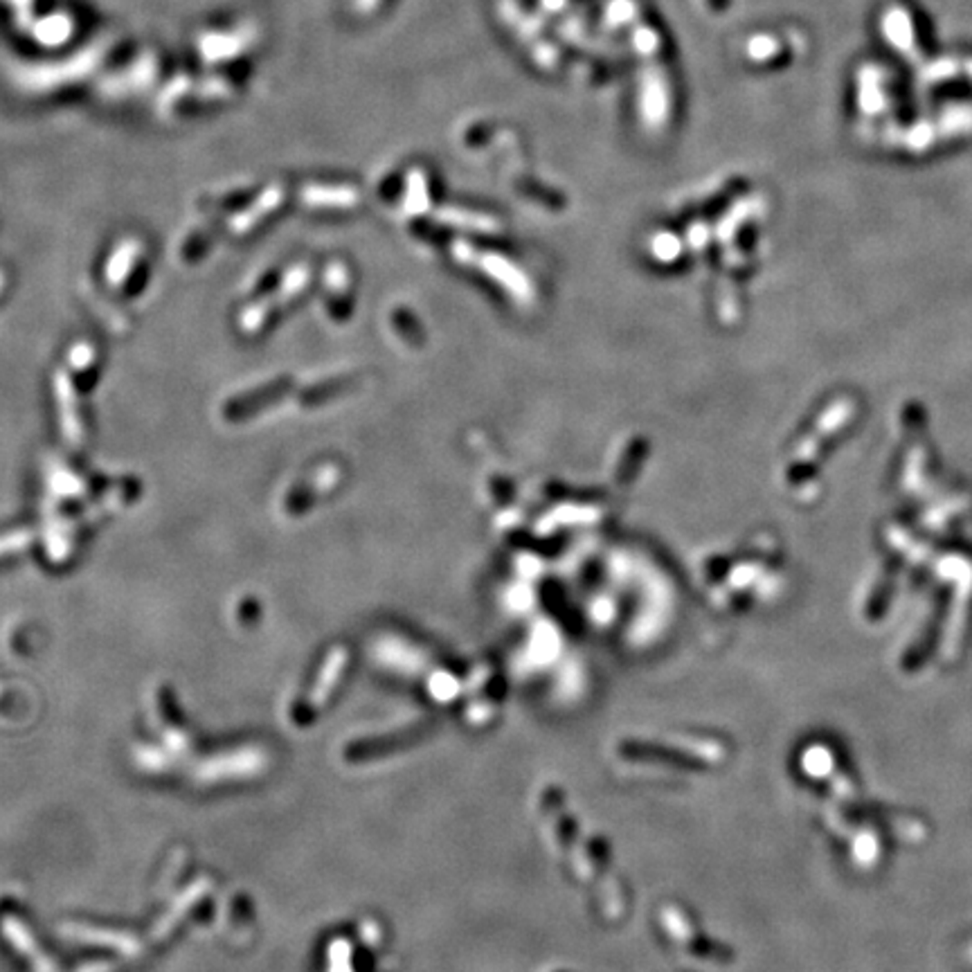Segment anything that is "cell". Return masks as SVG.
<instances>
[{
  "label": "cell",
  "instance_id": "obj_1",
  "mask_svg": "<svg viewBox=\"0 0 972 972\" xmlns=\"http://www.w3.org/2000/svg\"><path fill=\"white\" fill-rule=\"evenodd\" d=\"M538 806H541V815L542 819H545L547 828L554 835L560 853H563L565 860L570 862V867H572V871L577 874L579 880H581L583 885H588L590 889L599 896V903H601L603 912H606L608 917H621V912H624V898H621L620 885H617L615 876L608 871L606 860H603V856L599 853L592 838H590L588 833H583L579 822H574L560 790L545 788V790L541 792Z\"/></svg>",
  "mask_w": 972,
  "mask_h": 972
},
{
  "label": "cell",
  "instance_id": "obj_2",
  "mask_svg": "<svg viewBox=\"0 0 972 972\" xmlns=\"http://www.w3.org/2000/svg\"><path fill=\"white\" fill-rule=\"evenodd\" d=\"M620 759L630 763H655V766L705 770L719 766L725 759V748L716 740H684V743H653V740H621L617 745Z\"/></svg>",
  "mask_w": 972,
  "mask_h": 972
},
{
  "label": "cell",
  "instance_id": "obj_3",
  "mask_svg": "<svg viewBox=\"0 0 972 972\" xmlns=\"http://www.w3.org/2000/svg\"><path fill=\"white\" fill-rule=\"evenodd\" d=\"M660 923H662V927L667 929L669 937H671L689 957H693V959L705 961V964H714V966H731L736 961V955L731 947L725 946V943L709 941L705 934L698 932V929L691 925V921L684 917L676 905H667V908H662V912H660Z\"/></svg>",
  "mask_w": 972,
  "mask_h": 972
}]
</instances>
